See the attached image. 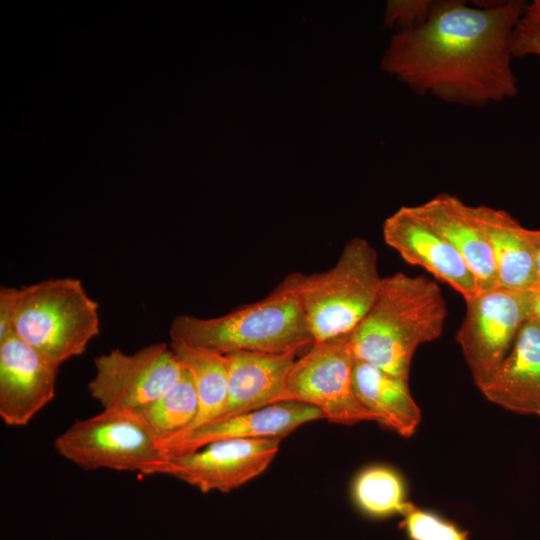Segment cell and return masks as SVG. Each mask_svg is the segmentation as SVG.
Instances as JSON below:
<instances>
[{"mask_svg": "<svg viewBox=\"0 0 540 540\" xmlns=\"http://www.w3.org/2000/svg\"><path fill=\"white\" fill-rule=\"evenodd\" d=\"M525 3L433 1L426 19L391 38L382 69L414 93L469 107L517 94L512 39Z\"/></svg>", "mask_w": 540, "mask_h": 540, "instance_id": "1", "label": "cell"}, {"mask_svg": "<svg viewBox=\"0 0 540 540\" xmlns=\"http://www.w3.org/2000/svg\"><path fill=\"white\" fill-rule=\"evenodd\" d=\"M446 317L435 281L402 272L383 277L373 305L350 334L354 356L408 380L415 351L441 336Z\"/></svg>", "mask_w": 540, "mask_h": 540, "instance_id": "2", "label": "cell"}, {"mask_svg": "<svg viewBox=\"0 0 540 540\" xmlns=\"http://www.w3.org/2000/svg\"><path fill=\"white\" fill-rule=\"evenodd\" d=\"M169 335L171 342L223 355L238 351L298 354L314 344L299 300L281 283L265 298L218 317L176 316Z\"/></svg>", "mask_w": 540, "mask_h": 540, "instance_id": "3", "label": "cell"}, {"mask_svg": "<svg viewBox=\"0 0 540 540\" xmlns=\"http://www.w3.org/2000/svg\"><path fill=\"white\" fill-rule=\"evenodd\" d=\"M382 278L375 248L365 239L348 241L330 269L294 272L281 284L299 300L314 342L352 333L378 294Z\"/></svg>", "mask_w": 540, "mask_h": 540, "instance_id": "4", "label": "cell"}, {"mask_svg": "<svg viewBox=\"0 0 540 540\" xmlns=\"http://www.w3.org/2000/svg\"><path fill=\"white\" fill-rule=\"evenodd\" d=\"M10 332L59 369L99 334L98 304L73 277L14 288Z\"/></svg>", "mask_w": 540, "mask_h": 540, "instance_id": "5", "label": "cell"}, {"mask_svg": "<svg viewBox=\"0 0 540 540\" xmlns=\"http://www.w3.org/2000/svg\"><path fill=\"white\" fill-rule=\"evenodd\" d=\"M53 446L85 470L163 474L168 460L145 419L129 409H103L78 420L56 437Z\"/></svg>", "mask_w": 540, "mask_h": 540, "instance_id": "6", "label": "cell"}, {"mask_svg": "<svg viewBox=\"0 0 540 540\" xmlns=\"http://www.w3.org/2000/svg\"><path fill=\"white\" fill-rule=\"evenodd\" d=\"M535 295L536 291L495 287L466 302L456 341L479 390L494 377L522 326L533 315Z\"/></svg>", "mask_w": 540, "mask_h": 540, "instance_id": "7", "label": "cell"}, {"mask_svg": "<svg viewBox=\"0 0 540 540\" xmlns=\"http://www.w3.org/2000/svg\"><path fill=\"white\" fill-rule=\"evenodd\" d=\"M350 334L314 342L296 358L287 379V401L312 405L332 423L352 425L374 421L354 392L356 358Z\"/></svg>", "mask_w": 540, "mask_h": 540, "instance_id": "8", "label": "cell"}, {"mask_svg": "<svg viewBox=\"0 0 540 540\" xmlns=\"http://www.w3.org/2000/svg\"><path fill=\"white\" fill-rule=\"evenodd\" d=\"M94 366L88 390L103 409L138 410L168 391L185 370L170 345L163 342L133 354L113 349L97 356Z\"/></svg>", "mask_w": 540, "mask_h": 540, "instance_id": "9", "label": "cell"}, {"mask_svg": "<svg viewBox=\"0 0 540 540\" xmlns=\"http://www.w3.org/2000/svg\"><path fill=\"white\" fill-rule=\"evenodd\" d=\"M281 438L226 439L169 458L163 474L203 493L230 492L262 474L276 457Z\"/></svg>", "mask_w": 540, "mask_h": 540, "instance_id": "10", "label": "cell"}, {"mask_svg": "<svg viewBox=\"0 0 540 540\" xmlns=\"http://www.w3.org/2000/svg\"><path fill=\"white\" fill-rule=\"evenodd\" d=\"M383 238L407 263L451 286L465 300L479 292L477 280L460 253L437 231L403 206L383 223Z\"/></svg>", "mask_w": 540, "mask_h": 540, "instance_id": "11", "label": "cell"}, {"mask_svg": "<svg viewBox=\"0 0 540 540\" xmlns=\"http://www.w3.org/2000/svg\"><path fill=\"white\" fill-rule=\"evenodd\" d=\"M58 368L11 334L0 340V417L27 425L55 396Z\"/></svg>", "mask_w": 540, "mask_h": 540, "instance_id": "12", "label": "cell"}, {"mask_svg": "<svg viewBox=\"0 0 540 540\" xmlns=\"http://www.w3.org/2000/svg\"><path fill=\"white\" fill-rule=\"evenodd\" d=\"M324 419L318 408L298 401H283L254 411L215 420L184 437L161 446L169 459L226 439L284 438L299 426Z\"/></svg>", "mask_w": 540, "mask_h": 540, "instance_id": "13", "label": "cell"}, {"mask_svg": "<svg viewBox=\"0 0 540 540\" xmlns=\"http://www.w3.org/2000/svg\"><path fill=\"white\" fill-rule=\"evenodd\" d=\"M297 355L248 351L226 354L227 398L216 420L287 401V379Z\"/></svg>", "mask_w": 540, "mask_h": 540, "instance_id": "14", "label": "cell"}, {"mask_svg": "<svg viewBox=\"0 0 540 540\" xmlns=\"http://www.w3.org/2000/svg\"><path fill=\"white\" fill-rule=\"evenodd\" d=\"M480 391L504 409L540 417V321L534 313L494 377Z\"/></svg>", "mask_w": 540, "mask_h": 540, "instance_id": "15", "label": "cell"}, {"mask_svg": "<svg viewBox=\"0 0 540 540\" xmlns=\"http://www.w3.org/2000/svg\"><path fill=\"white\" fill-rule=\"evenodd\" d=\"M411 207L460 253L473 272L480 291L497 287L490 244L472 214L471 205L456 196L440 194Z\"/></svg>", "mask_w": 540, "mask_h": 540, "instance_id": "16", "label": "cell"}, {"mask_svg": "<svg viewBox=\"0 0 540 540\" xmlns=\"http://www.w3.org/2000/svg\"><path fill=\"white\" fill-rule=\"evenodd\" d=\"M472 214L492 251L497 287L537 291V275L528 228L508 212L485 205L472 206Z\"/></svg>", "mask_w": 540, "mask_h": 540, "instance_id": "17", "label": "cell"}, {"mask_svg": "<svg viewBox=\"0 0 540 540\" xmlns=\"http://www.w3.org/2000/svg\"><path fill=\"white\" fill-rule=\"evenodd\" d=\"M353 388L374 421L403 437L416 431L421 413L408 386V380L391 375L369 363L356 360Z\"/></svg>", "mask_w": 540, "mask_h": 540, "instance_id": "18", "label": "cell"}, {"mask_svg": "<svg viewBox=\"0 0 540 540\" xmlns=\"http://www.w3.org/2000/svg\"><path fill=\"white\" fill-rule=\"evenodd\" d=\"M170 347L191 374L198 398V414L187 435L216 420L222 412L228 390L227 361L225 355L199 347L176 342Z\"/></svg>", "mask_w": 540, "mask_h": 540, "instance_id": "19", "label": "cell"}, {"mask_svg": "<svg viewBox=\"0 0 540 540\" xmlns=\"http://www.w3.org/2000/svg\"><path fill=\"white\" fill-rule=\"evenodd\" d=\"M134 411L148 423L160 446L184 436L198 414V398L191 374L185 369L168 391Z\"/></svg>", "mask_w": 540, "mask_h": 540, "instance_id": "20", "label": "cell"}, {"mask_svg": "<svg viewBox=\"0 0 540 540\" xmlns=\"http://www.w3.org/2000/svg\"><path fill=\"white\" fill-rule=\"evenodd\" d=\"M352 497L363 513L374 518L403 515L413 506L406 500L402 477L385 465H372L359 472L353 481Z\"/></svg>", "mask_w": 540, "mask_h": 540, "instance_id": "21", "label": "cell"}, {"mask_svg": "<svg viewBox=\"0 0 540 540\" xmlns=\"http://www.w3.org/2000/svg\"><path fill=\"white\" fill-rule=\"evenodd\" d=\"M402 516L410 540H469L466 532L434 512L413 505Z\"/></svg>", "mask_w": 540, "mask_h": 540, "instance_id": "22", "label": "cell"}, {"mask_svg": "<svg viewBox=\"0 0 540 540\" xmlns=\"http://www.w3.org/2000/svg\"><path fill=\"white\" fill-rule=\"evenodd\" d=\"M514 57H540V0L525 4L512 39Z\"/></svg>", "mask_w": 540, "mask_h": 540, "instance_id": "23", "label": "cell"}, {"mask_svg": "<svg viewBox=\"0 0 540 540\" xmlns=\"http://www.w3.org/2000/svg\"><path fill=\"white\" fill-rule=\"evenodd\" d=\"M432 4L431 0L390 1L386 11V24L396 25L398 31L417 26L426 19Z\"/></svg>", "mask_w": 540, "mask_h": 540, "instance_id": "24", "label": "cell"}, {"mask_svg": "<svg viewBox=\"0 0 540 540\" xmlns=\"http://www.w3.org/2000/svg\"><path fill=\"white\" fill-rule=\"evenodd\" d=\"M528 237L533 247L538 290L540 289V229H528Z\"/></svg>", "mask_w": 540, "mask_h": 540, "instance_id": "25", "label": "cell"}, {"mask_svg": "<svg viewBox=\"0 0 540 540\" xmlns=\"http://www.w3.org/2000/svg\"><path fill=\"white\" fill-rule=\"evenodd\" d=\"M534 314L540 321V289L536 291L535 295Z\"/></svg>", "mask_w": 540, "mask_h": 540, "instance_id": "26", "label": "cell"}]
</instances>
